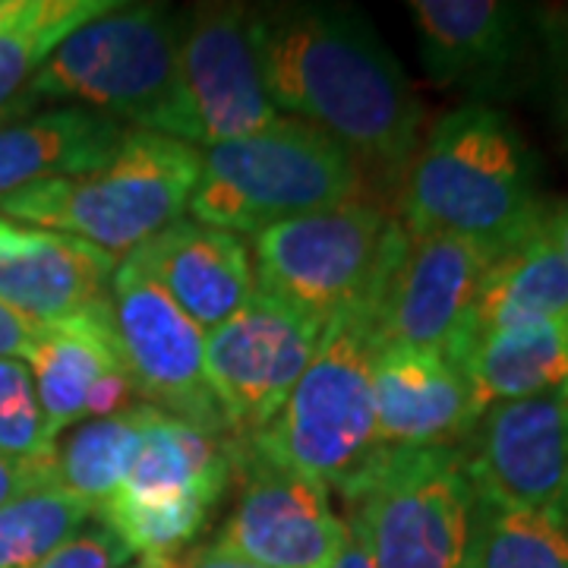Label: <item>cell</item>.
Segmentation results:
<instances>
[{"instance_id": "6da1fadb", "label": "cell", "mask_w": 568, "mask_h": 568, "mask_svg": "<svg viewBox=\"0 0 568 568\" xmlns=\"http://www.w3.org/2000/svg\"><path fill=\"white\" fill-rule=\"evenodd\" d=\"M268 99L335 142L361 168L402 183L417 152L424 102L361 10L284 3L256 10Z\"/></svg>"}, {"instance_id": "7a4b0ae2", "label": "cell", "mask_w": 568, "mask_h": 568, "mask_svg": "<svg viewBox=\"0 0 568 568\" xmlns=\"http://www.w3.org/2000/svg\"><path fill=\"white\" fill-rule=\"evenodd\" d=\"M398 186L405 231L452 234L493 260L534 234L549 209L534 145L506 111L484 102L433 123Z\"/></svg>"}, {"instance_id": "3957f363", "label": "cell", "mask_w": 568, "mask_h": 568, "mask_svg": "<svg viewBox=\"0 0 568 568\" xmlns=\"http://www.w3.org/2000/svg\"><path fill=\"white\" fill-rule=\"evenodd\" d=\"M181 13L164 3H114L82 22L26 82L10 118L29 104L77 102L123 126L181 133Z\"/></svg>"}, {"instance_id": "277c9868", "label": "cell", "mask_w": 568, "mask_h": 568, "mask_svg": "<svg viewBox=\"0 0 568 568\" xmlns=\"http://www.w3.org/2000/svg\"><path fill=\"white\" fill-rule=\"evenodd\" d=\"M203 149L130 130L121 152L92 174L61 178L0 196V215L99 246L114 260L181 222L200 181Z\"/></svg>"}, {"instance_id": "5b68a950", "label": "cell", "mask_w": 568, "mask_h": 568, "mask_svg": "<svg viewBox=\"0 0 568 568\" xmlns=\"http://www.w3.org/2000/svg\"><path fill=\"white\" fill-rule=\"evenodd\" d=\"M364 168L313 123L278 118L241 140L205 145L190 196L193 222L260 234L272 224L347 203L361 193Z\"/></svg>"}, {"instance_id": "8992f818", "label": "cell", "mask_w": 568, "mask_h": 568, "mask_svg": "<svg viewBox=\"0 0 568 568\" xmlns=\"http://www.w3.org/2000/svg\"><path fill=\"white\" fill-rule=\"evenodd\" d=\"M338 493L376 568H467L477 489L462 448H379Z\"/></svg>"}, {"instance_id": "52a82bcc", "label": "cell", "mask_w": 568, "mask_h": 568, "mask_svg": "<svg viewBox=\"0 0 568 568\" xmlns=\"http://www.w3.org/2000/svg\"><path fill=\"white\" fill-rule=\"evenodd\" d=\"M373 354L376 347L361 310L325 325L301 383L282 410L246 439V452L323 487H345L383 448L376 433Z\"/></svg>"}, {"instance_id": "ba28073f", "label": "cell", "mask_w": 568, "mask_h": 568, "mask_svg": "<svg viewBox=\"0 0 568 568\" xmlns=\"http://www.w3.org/2000/svg\"><path fill=\"white\" fill-rule=\"evenodd\" d=\"M405 227L376 196L272 224L253 234L256 291L328 325L373 304Z\"/></svg>"}, {"instance_id": "9c48e42d", "label": "cell", "mask_w": 568, "mask_h": 568, "mask_svg": "<svg viewBox=\"0 0 568 568\" xmlns=\"http://www.w3.org/2000/svg\"><path fill=\"white\" fill-rule=\"evenodd\" d=\"M489 263L470 241L405 231L373 304L361 310L373 347H424L462 366Z\"/></svg>"}, {"instance_id": "30bf717a", "label": "cell", "mask_w": 568, "mask_h": 568, "mask_svg": "<svg viewBox=\"0 0 568 568\" xmlns=\"http://www.w3.org/2000/svg\"><path fill=\"white\" fill-rule=\"evenodd\" d=\"M178 63L181 142L219 145L278 121L256 44V7L196 3L183 10Z\"/></svg>"}, {"instance_id": "8fae6325", "label": "cell", "mask_w": 568, "mask_h": 568, "mask_svg": "<svg viewBox=\"0 0 568 568\" xmlns=\"http://www.w3.org/2000/svg\"><path fill=\"white\" fill-rule=\"evenodd\" d=\"M323 332L260 291L227 323L205 332V379L227 433L253 439L282 410Z\"/></svg>"}, {"instance_id": "7c38bea8", "label": "cell", "mask_w": 568, "mask_h": 568, "mask_svg": "<svg viewBox=\"0 0 568 568\" xmlns=\"http://www.w3.org/2000/svg\"><path fill=\"white\" fill-rule=\"evenodd\" d=\"M420 61L443 89L474 95V102L511 99L540 70L534 7L511 0H414L407 3Z\"/></svg>"}, {"instance_id": "4fadbf2b", "label": "cell", "mask_w": 568, "mask_h": 568, "mask_svg": "<svg viewBox=\"0 0 568 568\" xmlns=\"http://www.w3.org/2000/svg\"><path fill=\"white\" fill-rule=\"evenodd\" d=\"M111 316L142 402L212 436L227 433L205 379L203 328L162 287L121 265L111 278Z\"/></svg>"}, {"instance_id": "5bb4252c", "label": "cell", "mask_w": 568, "mask_h": 568, "mask_svg": "<svg viewBox=\"0 0 568 568\" xmlns=\"http://www.w3.org/2000/svg\"><path fill=\"white\" fill-rule=\"evenodd\" d=\"M241 465L246 467L244 493L224 525L219 547L265 568L335 566L351 530L332 511L328 487L265 465L250 452Z\"/></svg>"}, {"instance_id": "9a60e30c", "label": "cell", "mask_w": 568, "mask_h": 568, "mask_svg": "<svg viewBox=\"0 0 568 568\" xmlns=\"http://www.w3.org/2000/svg\"><path fill=\"white\" fill-rule=\"evenodd\" d=\"M467 470L480 499L506 508L568 506V402L489 405Z\"/></svg>"}, {"instance_id": "2e32d148", "label": "cell", "mask_w": 568, "mask_h": 568, "mask_svg": "<svg viewBox=\"0 0 568 568\" xmlns=\"http://www.w3.org/2000/svg\"><path fill=\"white\" fill-rule=\"evenodd\" d=\"M373 395L383 448H458L487 414L465 369L424 347H379Z\"/></svg>"}, {"instance_id": "e0dca14e", "label": "cell", "mask_w": 568, "mask_h": 568, "mask_svg": "<svg viewBox=\"0 0 568 568\" xmlns=\"http://www.w3.org/2000/svg\"><path fill=\"white\" fill-rule=\"evenodd\" d=\"M118 265L162 287L203 332L227 323L256 294L253 256L244 241L193 219L164 227Z\"/></svg>"}, {"instance_id": "ac0fdd59", "label": "cell", "mask_w": 568, "mask_h": 568, "mask_svg": "<svg viewBox=\"0 0 568 568\" xmlns=\"http://www.w3.org/2000/svg\"><path fill=\"white\" fill-rule=\"evenodd\" d=\"M118 263L77 237L20 227L0 250V301L39 325L70 323L111 304Z\"/></svg>"}, {"instance_id": "d6986e66", "label": "cell", "mask_w": 568, "mask_h": 568, "mask_svg": "<svg viewBox=\"0 0 568 568\" xmlns=\"http://www.w3.org/2000/svg\"><path fill=\"white\" fill-rule=\"evenodd\" d=\"M133 126L85 108L13 114L0 121V196L92 174L121 152Z\"/></svg>"}, {"instance_id": "ffe728a7", "label": "cell", "mask_w": 568, "mask_h": 568, "mask_svg": "<svg viewBox=\"0 0 568 568\" xmlns=\"http://www.w3.org/2000/svg\"><path fill=\"white\" fill-rule=\"evenodd\" d=\"M462 369L487 407L528 398L568 402V320L480 332L467 342Z\"/></svg>"}, {"instance_id": "44dd1931", "label": "cell", "mask_w": 568, "mask_h": 568, "mask_svg": "<svg viewBox=\"0 0 568 568\" xmlns=\"http://www.w3.org/2000/svg\"><path fill=\"white\" fill-rule=\"evenodd\" d=\"M26 366L39 388L48 429L58 439L63 429L82 420V407L92 383L108 369L126 366L114 335L111 304L70 323L41 325L39 338L26 354Z\"/></svg>"}, {"instance_id": "7402d4cb", "label": "cell", "mask_w": 568, "mask_h": 568, "mask_svg": "<svg viewBox=\"0 0 568 568\" xmlns=\"http://www.w3.org/2000/svg\"><path fill=\"white\" fill-rule=\"evenodd\" d=\"M231 467L234 448L222 436H212L159 410L145 426L140 452L114 496L140 503L200 496L212 506L222 499Z\"/></svg>"}, {"instance_id": "603a6c76", "label": "cell", "mask_w": 568, "mask_h": 568, "mask_svg": "<svg viewBox=\"0 0 568 568\" xmlns=\"http://www.w3.org/2000/svg\"><path fill=\"white\" fill-rule=\"evenodd\" d=\"M537 320H568V265L544 224L489 263L470 338L489 328Z\"/></svg>"}, {"instance_id": "cb8c5ba5", "label": "cell", "mask_w": 568, "mask_h": 568, "mask_svg": "<svg viewBox=\"0 0 568 568\" xmlns=\"http://www.w3.org/2000/svg\"><path fill=\"white\" fill-rule=\"evenodd\" d=\"M159 410L152 405L130 407L126 414L108 420H85L67 443H58L51 462L54 487L99 508L121 489L126 470L140 452L142 433Z\"/></svg>"}, {"instance_id": "d4e9b609", "label": "cell", "mask_w": 568, "mask_h": 568, "mask_svg": "<svg viewBox=\"0 0 568 568\" xmlns=\"http://www.w3.org/2000/svg\"><path fill=\"white\" fill-rule=\"evenodd\" d=\"M467 568H568V506L506 508L477 496Z\"/></svg>"}, {"instance_id": "484cf974", "label": "cell", "mask_w": 568, "mask_h": 568, "mask_svg": "<svg viewBox=\"0 0 568 568\" xmlns=\"http://www.w3.org/2000/svg\"><path fill=\"white\" fill-rule=\"evenodd\" d=\"M114 0H29V10L0 32V114L20 99L44 58L82 22L95 20Z\"/></svg>"}, {"instance_id": "4316f807", "label": "cell", "mask_w": 568, "mask_h": 568, "mask_svg": "<svg viewBox=\"0 0 568 568\" xmlns=\"http://www.w3.org/2000/svg\"><path fill=\"white\" fill-rule=\"evenodd\" d=\"M95 518V508L58 487L0 506V568H36Z\"/></svg>"}, {"instance_id": "83f0119b", "label": "cell", "mask_w": 568, "mask_h": 568, "mask_svg": "<svg viewBox=\"0 0 568 568\" xmlns=\"http://www.w3.org/2000/svg\"><path fill=\"white\" fill-rule=\"evenodd\" d=\"M209 503L200 496L178 499H108L99 508L108 528L121 537V544L140 559H171L178 556L205 525Z\"/></svg>"}, {"instance_id": "f1b7e54d", "label": "cell", "mask_w": 568, "mask_h": 568, "mask_svg": "<svg viewBox=\"0 0 568 568\" xmlns=\"http://www.w3.org/2000/svg\"><path fill=\"white\" fill-rule=\"evenodd\" d=\"M54 452L58 439L48 429L29 366L0 357V455L22 465H51Z\"/></svg>"}, {"instance_id": "f546056e", "label": "cell", "mask_w": 568, "mask_h": 568, "mask_svg": "<svg viewBox=\"0 0 568 568\" xmlns=\"http://www.w3.org/2000/svg\"><path fill=\"white\" fill-rule=\"evenodd\" d=\"M133 552L123 547L121 537L95 515L63 547H58L36 568H126Z\"/></svg>"}, {"instance_id": "4dcf8cb0", "label": "cell", "mask_w": 568, "mask_h": 568, "mask_svg": "<svg viewBox=\"0 0 568 568\" xmlns=\"http://www.w3.org/2000/svg\"><path fill=\"white\" fill-rule=\"evenodd\" d=\"M540 63L556 85L568 82V3H530Z\"/></svg>"}, {"instance_id": "1f68e13d", "label": "cell", "mask_w": 568, "mask_h": 568, "mask_svg": "<svg viewBox=\"0 0 568 568\" xmlns=\"http://www.w3.org/2000/svg\"><path fill=\"white\" fill-rule=\"evenodd\" d=\"M44 487H54L51 465H22V462L0 455V506Z\"/></svg>"}, {"instance_id": "d6a6232c", "label": "cell", "mask_w": 568, "mask_h": 568, "mask_svg": "<svg viewBox=\"0 0 568 568\" xmlns=\"http://www.w3.org/2000/svg\"><path fill=\"white\" fill-rule=\"evenodd\" d=\"M41 325L20 316L17 310L0 301V357H13V361H26L32 342L39 338Z\"/></svg>"}, {"instance_id": "836d02e7", "label": "cell", "mask_w": 568, "mask_h": 568, "mask_svg": "<svg viewBox=\"0 0 568 568\" xmlns=\"http://www.w3.org/2000/svg\"><path fill=\"white\" fill-rule=\"evenodd\" d=\"M152 562H155V568H265L260 562H253V559H244V556H237L231 549L219 547V544L178 552L171 559H152Z\"/></svg>"}, {"instance_id": "e575fe53", "label": "cell", "mask_w": 568, "mask_h": 568, "mask_svg": "<svg viewBox=\"0 0 568 568\" xmlns=\"http://www.w3.org/2000/svg\"><path fill=\"white\" fill-rule=\"evenodd\" d=\"M544 227H547L549 241H552V246L559 250V256L568 265V203L549 205L547 215H544Z\"/></svg>"}, {"instance_id": "d590c367", "label": "cell", "mask_w": 568, "mask_h": 568, "mask_svg": "<svg viewBox=\"0 0 568 568\" xmlns=\"http://www.w3.org/2000/svg\"><path fill=\"white\" fill-rule=\"evenodd\" d=\"M332 568H376V566H373V556H369V549L364 547V540H361V537L351 530V537H347V547L342 549L338 562H335Z\"/></svg>"}, {"instance_id": "8d00e7d4", "label": "cell", "mask_w": 568, "mask_h": 568, "mask_svg": "<svg viewBox=\"0 0 568 568\" xmlns=\"http://www.w3.org/2000/svg\"><path fill=\"white\" fill-rule=\"evenodd\" d=\"M552 118L559 126V136L566 142L568 149V82L566 85H556V102H552Z\"/></svg>"}, {"instance_id": "74e56055", "label": "cell", "mask_w": 568, "mask_h": 568, "mask_svg": "<svg viewBox=\"0 0 568 568\" xmlns=\"http://www.w3.org/2000/svg\"><path fill=\"white\" fill-rule=\"evenodd\" d=\"M29 10V0H0V32L10 29Z\"/></svg>"}, {"instance_id": "f35d334b", "label": "cell", "mask_w": 568, "mask_h": 568, "mask_svg": "<svg viewBox=\"0 0 568 568\" xmlns=\"http://www.w3.org/2000/svg\"><path fill=\"white\" fill-rule=\"evenodd\" d=\"M17 231H20V224H13L10 219H3V215H0V250L17 237Z\"/></svg>"}, {"instance_id": "ab89813d", "label": "cell", "mask_w": 568, "mask_h": 568, "mask_svg": "<svg viewBox=\"0 0 568 568\" xmlns=\"http://www.w3.org/2000/svg\"><path fill=\"white\" fill-rule=\"evenodd\" d=\"M126 568H155V562H152V559H140V562H133V566Z\"/></svg>"}]
</instances>
